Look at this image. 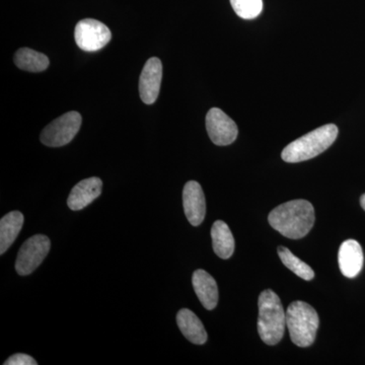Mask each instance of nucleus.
Listing matches in <instances>:
<instances>
[{
    "label": "nucleus",
    "instance_id": "obj_15",
    "mask_svg": "<svg viewBox=\"0 0 365 365\" xmlns=\"http://www.w3.org/2000/svg\"><path fill=\"white\" fill-rule=\"evenodd\" d=\"M23 213L11 211L0 220V254L4 255L20 235L24 225Z\"/></svg>",
    "mask_w": 365,
    "mask_h": 365
},
{
    "label": "nucleus",
    "instance_id": "obj_12",
    "mask_svg": "<svg viewBox=\"0 0 365 365\" xmlns=\"http://www.w3.org/2000/svg\"><path fill=\"white\" fill-rule=\"evenodd\" d=\"M364 252L359 242L347 240L341 245L338 262L341 272L345 277L355 278L364 267Z\"/></svg>",
    "mask_w": 365,
    "mask_h": 365
},
{
    "label": "nucleus",
    "instance_id": "obj_16",
    "mask_svg": "<svg viewBox=\"0 0 365 365\" xmlns=\"http://www.w3.org/2000/svg\"><path fill=\"white\" fill-rule=\"evenodd\" d=\"M213 251L220 258L228 259L235 252V239L230 227L222 220L213 223L211 228Z\"/></svg>",
    "mask_w": 365,
    "mask_h": 365
},
{
    "label": "nucleus",
    "instance_id": "obj_14",
    "mask_svg": "<svg viewBox=\"0 0 365 365\" xmlns=\"http://www.w3.org/2000/svg\"><path fill=\"white\" fill-rule=\"evenodd\" d=\"M177 324L182 335L190 342L196 345L205 344L207 341V333L202 322L193 312L188 309H182L177 314Z\"/></svg>",
    "mask_w": 365,
    "mask_h": 365
},
{
    "label": "nucleus",
    "instance_id": "obj_2",
    "mask_svg": "<svg viewBox=\"0 0 365 365\" xmlns=\"http://www.w3.org/2000/svg\"><path fill=\"white\" fill-rule=\"evenodd\" d=\"M258 332L267 345H276L284 335L287 312L278 295L271 289L264 290L259 297Z\"/></svg>",
    "mask_w": 365,
    "mask_h": 365
},
{
    "label": "nucleus",
    "instance_id": "obj_6",
    "mask_svg": "<svg viewBox=\"0 0 365 365\" xmlns=\"http://www.w3.org/2000/svg\"><path fill=\"white\" fill-rule=\"evenodd\" d=\"M51 248L49 237L36 235L24 242L16 261V270L19 275L26 276L33 273L45 260Z\"/></svg>",
    "mask_w": 365,
    "mask_h": 365
},
{
    "label": "nucleus",
    "instance_id": "obj_17",
    "mask_svg": "<svg viewBox=\"0 0 365 365\" xmlns=\"http://www.w3.org/2000/svg\"><path fill=\"white\" fill-rule=\"evenodd\" d=\"M14 63L21 71L41 72L48 68L49 59L45 54L30 48H21L14 55Z\"/></svg>",
    "mask_w": 365,
    "mask_h": 365
},
{
    "label": "nucleus",
    "instance_id": "obj_5",
    "mask_svg": "<svg viewBox=\"0 0 365 365\" xmlns=\"http://www.w3.org/2000/svg\"><path fill=\"white\" fill-rule=\"evenodd\" d=\"M81 116L76 111L66 113L45 127L41 143L49 148H60L71 143L81 126Z\"/></svg>",
    "mask_w": 365,
    "mask_h": 365
},
{
    "label": "nucleus",
    "instance_id": "obj_19",
    "mask_svg": "<svg viewBox=\"0 0 365 365\" xmlns=\"http://www.w3.org/2000/svg\"><path fill=\"white\" fill-rule=\"evenodd\" d=\"M235 13L244 20H253L263 11V0H230Z\"/></svg>",
    "mask_w": 365,
    "mask_h": 365
},
{
    "label": "nucleus",
    "instance_id": "obj_3",
    "mask_svg": "<svg viewBox=\"0 0 365 365\" xmlns=\"http://www.w3.org/2000/svg\"><path fill=\"white\" fill-rule=\"evenodd\" d=\"M338 127L327 124L288 144L282 151L283 160L294 163L318 157L328 150L338 136Z\"/></svg>",
    "mask_w": 365,
    "mask_h": 365
},
{
    "label": "nucleus",
    "instance_id": "obj_7",
    "mask_svg": "<svg viewBox=\"0 0 365 365\" xmlns=\"http://www.w3.org/2000/svg\"><path fill=\"white\" fill-rule=\"evenodd\" d=\"M76 44L86 52H96L104 48L112 39L110 29L93 19L78 21L74 31Z\"/></svg>",
    "mask_w": 365,
    "mask_h": 365
},
{
    "label": "nucleus",
    "instance_id": "obj_20",
    "mask_svg": "<svg viewBox=\"0 0 365 365\" xmlns=\"http://www.w3.org/2000/svg\"><path fill=\"white\" fill-rule=\"evenodd\" d=\"M38 362L32 356L24 353H16L4 362V365H37Z\"/></svg>",
    "mask_w": 365,
    "mask_h": 365
},
{
    "label": "nucleus",
    "instance_id": "obj_9",
    "mask_svg": "<svg viewBox=\"0 0 365 365\" xmlns=\"http://www.w3.org/2000/svg\"><path fill=\"white\" fill-rule=\"evenodd\" d=\"M163 78L162 61L157 57L148 59L139 78V93L145 104L151 105L160 95Z\"/></svg>",
    "mask_w": 365,
    "mask_h": 365
},
{
    "label": "nucleus",
    "instance_id": "obj_1",
    "mask_svg": "<svg viewBox=\"0 0 365 365\" xmlns=\"http://www.w3.org/2000/svg\"><path fill=\"white\" fill-rule=\"evenodd\" d=\"M268 222L274 230L288 239H302L314 227V206L302 199L281 204L271 211Z\"/></svg>",
    "mask_w": 365,
    "mask_h": 365
},
{
    "label": "nucleus",
    "instance_id": "obj_21",
    "mask_svg": "<svg viewBox=\"0 0 365 365\" xmlns=\"http://www.w3.org/2000/svg\"><path fill=\"white\" fill-rule=\"evenodd\" d=\"M360 204H361V207L364 208L365 211V194L360 198Z\"/></svg>",
    "mask_w": 365,
    "mask_h": 365
},
{
    "label": "nucleus",
    "instance_id": "obj_4",
    "mask_svg": "<svg viewBox=\"0 0 365 365\" xmlns=\"http://www.w3.org/2000/svg\"><path fill=\"white\" fill-rule=\"evenodd\" d=\"M319 319L313 307L304 302H294L287 311V326L292 342L309 347L316 340Z\"/></svg>",
    "mask_w": 365,
    "mask_h": 365
},
{
    "label": "nucleus",
    "instance_id": "obj_8",
    "mask_svg": "<svg viewBox=\"0 0 365 365\" xmlns=\"http://www.w3.org/2000/svg\"><path fill=\"white\" fill-rule=\"evenodd\" d=\"M206 129L211 141L220 146L235 143L239 134L234 120L218 108H212L206 115Z\"/></svg>",
    "mask_w": 365,
    "mask_h": 365
},
{
    "label": "nucleus",
    "instance_id": "obj_18",
    "mask_svg": "<svg viewBox=\"0 0 365 365\" xmlns=\"http://www.w3.org/2000/svg\"><path fill=\"white\" fill-rule=\"evenodd\" d=\"M278 255L280 260L290 271L297 274L302 279L309 281L314 277L313 269L309 267L307 263L300 260L297 256H294L292 252L285 247L278 248Z\"/></svg>",
    "mask_w": 365,
    "mask_h": 365
},
{
    "label": "nucleus",
    "instance_id": "obj_10",
    "mask_svg": "<svg viewBox=\"0 0 365 365\" xmlns=\"http://www.w3.org/2000/svg\"><path fill=\"white\" fill-rule=\"evenodd\" d=\"M182 205L187 220L194 227L203 222L206 215L205 196L202 187L196 181H189L182 191Z\"/></svg>",
    "mask_w": 365,
    "mask_h": 365
},
{
    "label": "nucleus",
    "instance_id": "obj_13",
    "mask_svg": "<svg viewBox=\"0 0 365 365\" xmlns=\"http://www.w3.org/2000/svg\"><path fill=\"white\" fill-rule=\"evenodd\" d=\"M192 283L202 306L208 311L215 309L218 302V288L215 278L199 269L194 272Z\"/></svg>",
    "mask_w": 365,
    "mask_h": 365
},
{
    "label": "nucleus",
    "instance_id": "obj_11",
    "mask_svg": "<svg viewBox=\"0 0 365 365\" xmlns=\"http://www.w3.org/2000/svg\"><path fill=\"white\" fill-rule=\"evenodd\" d=\"M103 182L100 178L83 180L73 187L67 199V205L73 211L81 210L93 203L102 194Z\"/></svg>",
    "mask_w": 365,
    "mask_h": 365
}]
</instances>
